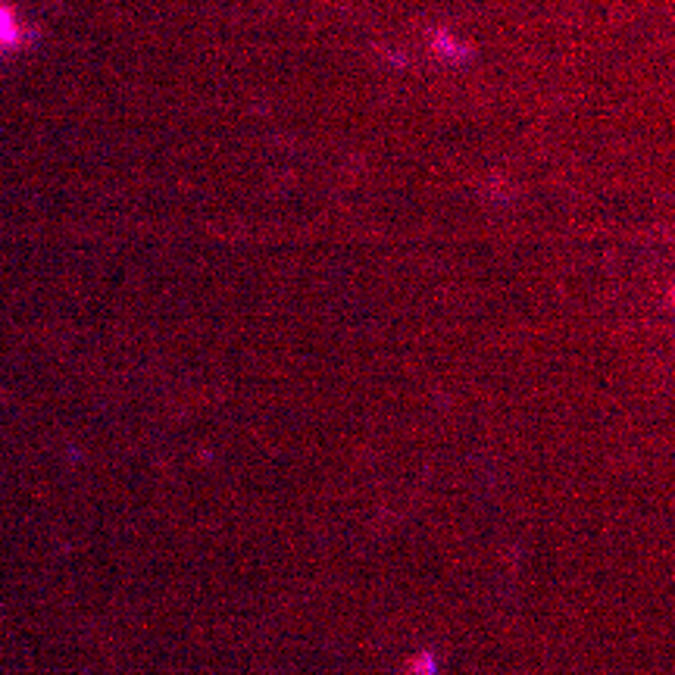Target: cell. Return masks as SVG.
<instances>
[{
    "label": "cell",
    "instance_id": "obj_1",
    "mask_svg": "<svg viewBox=\"0 0 675 675\" xmlns=\"http://www.w3.org/2000/svg\"><path fill=\"white\" fill-rule=\"evenodd\" d=\"M19 41V23L13 16V10L0 6V47H13Z\"/></svg>",
    "mask_w": 675,
    "mask_h": 675
}]
</instances>
